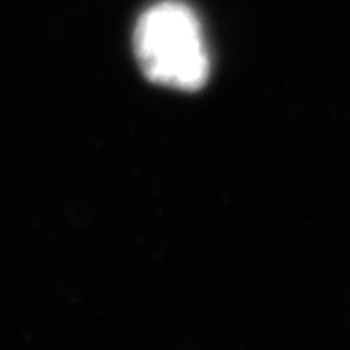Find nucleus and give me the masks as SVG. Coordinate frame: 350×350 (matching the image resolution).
Returning a JSON list of instances; mask_svg holds the SVG:
<instances>
[{
	"instance_id": "obj_1",
	"label": "nucleus",
	"mask_w": 350,
	"mask_h": 350,
	"mask_svg": "<svg viewBox=\"0 0 350 350\" xmlns=\"http://www.w3.org/2000/svg\"><path fill=\"white\" fill-rule=\"evenodd\" d=\"M135 51L142 72L160 86L199 90L211 72V59L197 14L187 4L165 0L140 16Z\"/></svg>"
}]
</instances>
